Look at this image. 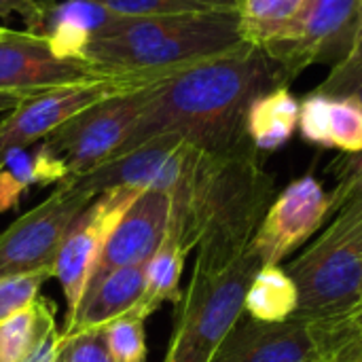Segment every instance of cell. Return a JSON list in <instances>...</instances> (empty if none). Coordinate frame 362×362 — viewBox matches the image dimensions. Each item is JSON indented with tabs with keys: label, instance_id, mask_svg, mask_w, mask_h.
I'll list each match as a JSON object with an SVG mask.
<instances>
[{
	"label": "cell",
	"instance_id": "1",
	"mask_svg": "<svg viewBox=\"0 0 362 362\" xmlns=\"http://www.w3.org/2000/svg\"><path fill=\"white\" fill-rule=\"evenodd\" d=\"M276 87H288L284 70L252 42L174 70L155 83L136 125L110 159L165 134L212 155L252 146L246 136L248 108Z\"/></svg>",
	"mask_w": 362,
	"mask_h": 362
},
{
	"label": "cell",
	"instance_id": "2",
	"mask_svg": "<svg viewBox=\"0 0 362 362\" xmlns=\"http://www.w3.org/2000/svg\"><path fill=\"white\" fill-rule=\"evenodd\" d=\"M259 155L255 146L227 155L199 148L170 195L168 233L187 252L197 248L193 269L218 272L250 248L276 197Z\"/></svg>",
	"mask_w": 362,
	"mask_h": 362
},
{
	"label": "cell",
	"instance_id": "3",
	"mask_svg": "<svg viewBox=\"0 0 362 362\" xmlns=\"http://www.w3.org/2000/svg\"><path fill=\"white\" fill-rule=\"evenodd\" d=\"M238 11L125 17L112 15L91 34L81 57L123 76L193 66L244 45Z\"/></svg>",
	"mask_w": 362,
	"mask_h": 362
},
{
	"label": "cell",
	"instance_id": "4",
	"mask_svg": "<svg viewBox=\"0 0 362 362\" xmlns=\"http://www.w3.org/2000/svg\"><path fill=\"white\" fill-rule=\"evenodd\" d=\"M331 223L284 269L299 291L297 316L329 327L362 305V197L331 193Z\"/></svg>",
	"mask_w": 362,
	"mask_h": 362
},
{
	"label": "cell",
	"instance_id": "5",
	"mask_svg": "<svg viewBox=\"0 0 362 362\" xmlns=\"http://www.w3.org/2000/svg\"><path fill=\"white\" fill-rule=\"evenodd\" d=\"M261 261L252 246L218 272L193 269L174 314V333L163 362H210L244 314V297Z\"/></svg>",
	"mask_w": 362,
	"mask_h": 362
},
{
	"label": "cell",
	"instance_id": "6",
	"mask_svg": "<svg viewBox=\"0 0 362 362\" xmlns=\"http://www.w3.org/2000/svg\"><path fill=\"white\" fill-rule=\"evenodd\" d=\"M362 28V0H305L291 23L261 49L288 83L314 64L339 66L354 51Z\"/></svg>",
	"mask_w": 362,
	"mask_h": 362
},
{
	"label": "cell",
	"instance_id": "7",
	"mask_svg": "<svg viewBox=\"0 0 362 362\" xmlns=\"http://www.w3.org/2000/svg\"><path fill=\"white\" fill-rule=\"evenodd\" d=\"M155 83L119 91L83 108L42 140L66 165L68 178L91 172L119 151L144 110Z\"/></svg>",
	"mask_w": 362,
	"mask_h": 362
},
{
	"label": "cell",
	"instance_id": "8",
	"mask_svg": "<svg viewBox=\"0 0 362 362\" xmlns=\"http://www.w3.org/2000/svg\"><path fill=\"white\" fill-rule=\"evenodd\" d=\"M354 335L352 322L329 327L295 316L272 325L242 314L210 362H325Z\"/></svg>",
	"mask_w": 362,
	"mask_h": 362
},
{
	"label": "cell",
	"instance_id": "9",
	"mask_svg": "<svg viewBox=\"0 0 362 362\" xmlns=\"http://www.w3.org/2000/svg\"><path fill=\"white\" fill-rule=\"evenodd\" d=\"M91 199L89 193L59 182L47 199L0 231V280L53 267L68 229Z\"/></svg>",
	"mask_w": 362,
	"mask_h": 362
},
{
	"label": "cell",
	"instance_id": "10",
	"mask_svg": "<svg viewBox=\"0 0 362 362\" xmlns=\"http://www.w3.org/2000/svg\"><path fill=\"white\" fill-rule=\"evenodd\" d=\"M159 78L163 76H123L95 83H74L42 89L23 98L13 110L6 112V117L0 119V161L13 148L38 144L83 108L119 91L136 89Z\"/></svg>",
	"mask_w": 362,
	"mask_h": 362
},
{
	"label": "cell",
	"instance_id": "11",
	"mask_svg": "<svg viewBox=\"0 0 362 362\" xmlns=\"http://www.w3.org/2000/svg\"><path fill=\"white\" fill-rule=\"evenodd\" d=\"M197 151V146L185 142L180 136L165 134L93 168L87 174L66 178L64 182L91 197L110 189L161 191L172 195L187 176Z\"/></svg>",
	"mask_w": 362,
	"mask_h": 362
},
{
	"label": "cell",
	"instance_id": "12",
	"mask_svg": "<svg viewBox=\"0 0 362 362\" xmlns=\"http://www.w3.org/2000/svg\"><path fill=\"white\" fill-rule=\"evenodd\" d=\"M142 191L110 189L91 199L68 229L53 263L66 299V325L74 318L106 240ZM64 325V327H66Z\"/></svg>",
	"mask_w": 362,
	"mask_h": 362
},
{
	"label": "cell",
	"instance_id": "13",
	"mask_svg": "<svg viewBox=\"0 0 362 362\" xmlns=\"http://www.w3.org/2000/svg\"><path fill=\"white\" fill-rule=\"evenodd\" d=\"M106 78H123V74H112L83 57H59L51 42L38 34L8 30L0 38V91L30 95L59 85L95 83Z\"/></svg>",
	"mask_w": 362,
	"mask_h": 362
},
{
	"label": "cell",
	"instance_id": "14",
	"mask_svg": "<svg viewBox=\"0 0 362 362\" xmlns=\"http://www.w3.org/2000/svg\"><path fill=\"white\" fill-rule=\"evenodd\" d=\"M331 214V195L312 174L293 180L278 193L252 240L261 265H280L318 233Z\"/></svg>",
	"mask_w": 362,
	"mask_h": 362
},
{
	"label": "cell",
	"instance_id": "15",
	"mask_svg": "<svg viewBox=\"0 0 362 362\" xmlns=\"http://www.w3.org/2000/svg\"><path fill=\"white\" fill-rule=\"evenodd\" d=\"M170 212L172 199L168 193L142 191L106 240L89 284L112 269L146 265L168 235Z\"/></svg>",
	"mask_w": 362,
	"mask_h": 362
},
{
	"label": "cell",
	"instance_id": "16",
	"mask_svg": "<svg viewBox=\"0 0 362 362\" xmlns=\"http://www.w3.org/2000/svg\"><path fill=\"white\" fill-rule=\"evenodd\" d=\"M144 293V265L112 269L85 288L74 318L64 327V335L104 329L108 322L132 312Z\"/></svg>",
	"mask_w": 362,
	"mask_h": 362
},
{
	"label": "cell",
	"instance_id": "17",
	"mask_svg": "<svg viewBox=\"0 0 362 362\" xmlns=\"http://www.w3.org/2000/svg\"><path fill=\"white\" fill-rule=\"evenodd\" d=\"M38 21L25 30L47 38L59 57H81L91 34L110 13L89 0H38Z\"/></svg>",
	"mask_w": 362,
	"mask_h": 362
},
{
	"label": "cell",
	"instance_id": "18",
	"mask_svg": "<svg viewBox=\"0 0 362 362\" xmlns=\"http://www.w3.org/2000/svg\"><path fill=\"white\" fill-rule=\"evenodd\" d=\"M68 178L66 165L40 140L28 148H13L0 161V214L19 206L32 187L59 185Z\"/></svg>",
	"mask_w": 362,
	"mask_h": 362
},
{
	"label": "cell",
	"instance_id": "19",
	"mask_svg": "<svg viewBox=\"0 0 362 362\" xmlns=\"http://www.w3.org/2000/svg\"><path fill=\"white\" fill-rule=\"evenodd\" d=\"M301 102L288 87H276L261 93L248 108L246 136L259 153L282 148L299 125Z\"/></svg>",
	"mask_w": 362,
	"mask_h": 362
},
{
	"label": "cell",
	"instance_id": "20",
	"mask_svg": "<svg viewBox=\"0 0 362 362\" xmlns=\"http://www.w3.org/2000/svg\"><path fill=\"white\" fill-rule=\"evenodd\" d=\"M299 291L282 265H263L252 276L246 297L244 314L259 322H286L297 316Z\"/></svg>",
	"mask_w": 362,
	"mask_h": 362
},
{
	"label": "cell",
	"instance_id": "21",
	"mask_svg": "<svg viewBox=\"0 0 362 362\" xmlns=\"http://www.w3.org/2000/svg\"><path fill=\"white\" fill-rule=\"evenodd\" d=\"M187 255L189 252L178 244V240L168 233L163 244L144 265V293L140 303L134 308L136 312L148 318L168 301L174 305L180 303L182 299L180 278H182Z\"/></svg>",
	"mask_w": 362,
	"mask_h": 362
},
{
	"label": "cell",
	"instance_id": "22",
	"mask_svg": "<svg viewBox=\"0 0 362 362\" xmlns=\"http://www.w3.org/2000/svg\"><path fill=\"white\" fill-rule=\"evenodd\" d=\"M51 327H55V303L38 295L23 312L0 325V362L23 361Z\"/></svg>",
	"mask_w": 362,
	"mask_h": 362
},
{
	"label": "cell",
	"instance_id": "23",
	"mask_svg": "<svg viewBox=\"0 0 362 362\" xmlns=\"http://www.w3.org/2000/svg\"><path fill=\"white\" fill-rule=\"evenodd\" d=\"M305 0H238V13L246 42L265 45L280 34L299 13Z\"/></svg>",
	"mask_w": 362,
	"mask_h": 362
},
{
	"label": "cell",
	"instance_id": "24",
	"mask_svg": "<svg viewBox=\"0 0 362 362\" xmlns=\"http://www.w3.org/2000/svg\"><path fill=\"white\" fill-rule=\"evenodd\" d=\"M112 15H180L206 11H238V0H89Z\"/></svg>",
	"mask_w": 362,
	"mask_h": 362
},
{
	"label": "cell",
	"instance_id": "25",
	"mask_svg": "<svg viewBox=\"0 0 362 362\" xmlns=\"http://www.w3.org/2000/svg\"><path fill=\"white\" fill-rule=\"evenodd\" d=\"M146 318L132 310L104 327L112 362H146Z\"/></svg>",
	"mask_w": 362,
	"mask_h": 362
},
{
	"label": "cell",
	"instance_id": "26",
	"mask_svg": "<svg viewBox=\"0 0 362 362\" xmlns=\"http://www.w3.org/2000/svg\"><path fill=\"white\" fill-rule=\"evenodd\" d=\"M331 148L346 155L362 153V108L350 98H331L329 104Z\"/></svg>",
	"mask_w": 362,
	"mask_h": 362
},
{
	"label": "cell",
	"instance_id": "27",
	"mask_svg": "<svg viewBox=\"0 0 362 362\" xmlns=\"http://www.w3.org/2000/svg\"><path fill=\"white\" fill-rule=\"evenodd\" d=\"M49 278H55L53 267H42L21 276H8L0 280V325L23 312L38 297Z\"/></svg>",
	"mask_w": 362,
	"mask_h": 362
},
{
	"label": "cell",
	"instance_id": "28",
	"mask_svg": "<svg viewBox=\"0 0 362 362\" xmlns=\"http://www.w3.org/2000/svg\"><path fill=\"white\" fill-rule=\"evenodd\" d=\"M329 104L331 98L318 91L310 93L299 108V125L303 140L316 146L331 148V134H329Z\"/></svg>",
	"mask_w": 362,
	"mask_h": 362
},
{
	"label": "cell",
	"instance_id": "29",
	"mask_svg": "<svg viewBox=\"0 0 362 362\" xmlns=\"http://www.w3.org/2000/svg\"><path fill=\"white\" fill-rule=\"evenodd\" d=\"M62 362H112L104 329L64 335Z\"/></svg>",
	"mask_w": 362,
	"mask_h": 362
},
{
	"label": "cell",
	"instance_id": "30",
	"mask_svg": "<svg viewBox=\"0 0 362 362\" xmlns=\"http://www.w3.org/2000/svg\"><path fill=\"white\" fill-rule=\"evenodd\" d=\"M314 91L329 98H350L362 108V62L335 66Z\"/></svg>",
	"mask_w": 362,
	"mask_h": 362
},
{
	"label": "cell",
	"instance_id": "31",
	"mask_svg": "<svg viewBox=\"0 0 362 362\" xmlns=\"http://www.w3.org/2000/svg\"><path fill=\"white\" fill-rule=\"evenodd\" d=\"M64 350V335L57 327H51L40 335V339L30 348L21 362H62Z\"/></svg>",
	"mask_w": 362,
	"mask_h": 362
},
{
	"label": "cell",
	"instance_id": "32",
	"mask_svg": "<svg viewBox=\"0 0 362 362\" xmlns=\"http://www.w3.org/2000/svg\"><path fill=\"white\" fill-rule=\"evenodd\" d=\"M11 13L21 15L25 21V28L30 30L40 15V2L38 0H0V17H8Z\"/></svg>",
	"mask_w": 362,
	"mask_h": 362
},
{
	"label": "cell",
	"instance_id": "33",
	"mask_svg": "<svg viewBox=\"0 0 362 362\" xmlns=\"http://www.w3.org/2000/svg\"><path fill=\"white\" fill-rule=\"evenodd\" d=\"M362 354V341L358 335H354L350 341H346L327 362H354Z\"/></svg>",
	"mask_w": 362,
	"mask_h": 362
},
{
	"label": "cell",
	"instance_id": "34",
	"mask_svg": "<svg viewBox=\"0 0 362 362\" xmlns=\"http://www.w3.org/2000/svg\"><path fill=\"white\" fill-rule=\"evenodd\" d=\"M32 95V93H30ZM23 98H28L25 93H11V91H0V112H8L13 110Z\"/></svg>",
	"mask_w": 362,
	"mask_h": 362
},
{
	"label": "cell",
	"instance_id": "35",
	"mask_svg": "<svg viewBox=\"0 0 362 362\" xmlns=\"http://www.w3.org/2000/svg\"><path fill=\"white\" fill-rule=\"evenodd\" d=\"M362 62V28L361 32H358V38H356V45H354V51L350 53V57L346 59V62H341V64H358ZM335 68V66H333Z\"/></svg>",
	"mask_w": 362,
	"mask_h": 362
},
{
	"label": "cell",
	"instance_id": "36",
	"mask_svg": "<svg viewBox=\"0 0 362 362\" xmlns=\"http://www.w3.org/2000/svg\"><path fill=\"white\" fill-rule=\"evenodd\" d=\"M350 322H352V327H354V331H356V335L361 337L362 341V305L350 316Z\"/></svg>",
	"mask_w": 362,
	"mask_h": 362
},
{
	"label": "cell",
	"instance_id": "37",
	"mask_svg": "<svg viewBox=\"0 0 362 362\" xmlns=\"http://www.w3.org/2000/svg\"><path fill=\"white\" fill-rule=\"evenodd\" d=\"M6 32H8V30H6V28H0V38H2V36H4V34H6Z\"/></svg>",
	"mask_w": 362,
	"mask_h": 362
},
{
	"label": "cell",
	"instance_id": "38",
	"mask_svg": "<svg viewBox=\"0 0 362 362\" xmlns=\"http://www.w3.org/2000/svg\"><path fill=\"white\" fill-rule=\"evenodd\" d=\"M354 362H362V354H361V356H358V358H356V361H354Z\"/></svg>",
	"mask_w": 362,
	"mask_h": 362
},
{
	"label": "cell",
	"instance_id": "39",
	"mask_svg": "<svg viewBox=\"0 0 362 362\" xmlns=\"http://www.w3.org/2000/svg\"><path fill=\"white\" fill-rule=\"evenodd\" d=\"M361 242H362V227H361Z\"/></svg>",
	"mask_w": 362,
	"mask_h": 362
},
{
	"label": "cell",
	"instance_id": "40",
	"mask_svg": "<svg viewBox=\"0 0 362 362\" xmlns=\"http://www.w3.org/2000/svg\"><path fill=\"white\" fill-rule=\"evenodd\" d=\"M325 362H327V361H325Z\"/></svg>",
	"mask_w": 362,
	"mask_h": 362
}]
</instances>
